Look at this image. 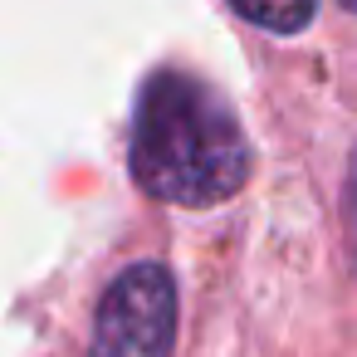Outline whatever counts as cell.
I'll return each mask as SVG.
<instances>
[{"label":"cell","instance_id":"cell-3","mask_svg":"<svg viewBox=\"0 0 357 357\" xmlns=\"http://www.w3.org/2000/svg\"><path fill=\"white\" fill-rule=\"evenodd\" d=\"M230 6L245 20H255V25L274 30V35H294V30H303L313 20V0H230Z\"/></svg>","mask_w":357,"mask_h":357},{"label":"cell","instance_id":"cell-2","mask_svg":"<svg viewBox=\"0 0 357 357\" xmlns=\"http://www.w3.org/2000/svg\"><path fill=\"white\" fill-rule=\"evenodd\" d=\"M176 289L162 264H132L98 303L93 357H172Z\"/></svg>","mask_w":357,"mask_h":357},{"label":"cell","instance_id":"cell-4","mask_svg":"<svg viewBox=\"0 0 357 357\" xmlns=\"http://www.w3.org/2000/svg\"><path fill=\"white\" fill-rule=\"evenodd\" d=\"M342 6H347V10H357V0H342Z\"/></svg>","mask_w":357,"mask_h":357},{"label":"cell","instance_id":"cell-1","mask_svg":"<svg viewBox=\"0 0 357 357\" xmlns=\"http://www.w3.org/2000/svg\"><path fill=\"white\" fill-rule=\"evenodd\" d=\"M250 147L230 103L191 74H157L142 89L132 176L172 206H215L240 191Z\"/></svg>","mask_w":357,"mask_h":357}]
</instances>
